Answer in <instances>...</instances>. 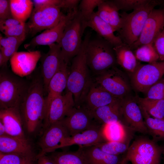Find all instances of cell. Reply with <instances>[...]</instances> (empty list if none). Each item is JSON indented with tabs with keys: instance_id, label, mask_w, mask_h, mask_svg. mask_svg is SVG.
<instances>
[{
	"instance_id": "obj_1",
	"label": "cell",
	"mask_w": 164,
	"mask_h": 164,
	"mask_svg": "<svg viewBox=\"0 0 164 164\" xmlns=\"http://www.w3.org/2000/svg\"><path fill=\"white\" fill-rule=\"evenodd\" d=\"M43 82L35 80L29 87L19 107L23 125L29 134L35 132L43 123L45 114V98Z\"/></svg>"
},
{
	"instance_id": "obj_2",
	"label": "cell",
	"mask_w": 164,
	"mask_h": 164,
	"mask_svg": "<svg viewBox=\"0 0 164 164\" xmlns=\"http://www.w3.org/2000/svg\"><path fill=\"white\" fill-rule=\"evenodd\" d=\"M91 33L85 35L78 53L71 60L66 89L73 95L75 107H80L92 82L86 57V49Z\"/></svg>"
},
{
	"instance_id": "obj_3",
	"label": "cell",
	"mask_w": 164,
	"mask_h": 164,
	"mask_svg": "<svg viewBox=\"0 0 164 164\" xmlns=\"http://www.w3.org/2000/svg\"><path fill=\"white\" fill-rule=\"evenodd\" d=\"M114 47L99 36L89 41L86 49L87 63L89 68L97 75L117 63Z\"/></svg>"
},
{
	"instance_id": "obj_4",
	"label": "cell",
	"mask_w": 164,
	"mask_h": 164,
	"mask_svg": "<svg viewBox=\"0 0 164 164\" xmlns=\"http://www.w3.org/2000/svg\"><path fill=\"white\" fill-rule=\"evenodd\" d=\"M85 20L78 11L67 24L58 43L61 48L62 59L68 64L79 53L83 41Z\"/></svg>"
},
{
	"instance_id": "obj_5",
	"label": "cell",
	"mask_w": 164,
	"mask_h": 164,
	"mask_svg": "<svg viewBox=\"0 0 164 164\" xmlns=\"http://www.w3.org/2000/svg\"><path fill=\"white\" fill-rule=\"evenodd\" d=\"M157 5H152L133 10L129 13L123 12L120 14L121 26L117 36L123 43L130 46L138 40L149 14Z\"/></svg>"
},
{
	"instance_id": "obj_6",
	"label": "cell",
	"mask_w": 164,
	"mask_h": 164,
	"mask_svg": "<svg viewBox=\"0 0 164 164\" xmlns=\"http://www.w3.org/2000/svg\"><path fill=\"white\" fill-rule=\"evenodd\" d=\"M28 87L21 78L6 71H1L0 109L19 107Z\"/></svg>"
},
{
	"instance_id": "obj_7",
	"label": "cell",
	"mask_w": 164,
	"mask_h": 164,
	"mask_svg": "<svg viewBox=\"0 0 164 164\" xmlns=\"http://www.w3.org/2000/svg\"><path fill=\"white\" fill-rule=\"evenodd\" d=\"M162 152L155 141L141 137L129 146L123 160L132 164H159Z\"/></svg>"
},
{
	"instance_id": "obj_8",
	"label": "cell",
	"mask_w": 164,
	"mask_h": 164,
	"mask_svg": "<svg viewBox=\"0 0 164 164\" xmlns=\"http://www.w3.org/2000/svg\"><path fill=\"white\" fill-rule=\"evenodd\" d=\"M124 73L114 66L98 74L96 83L116 98L122 99L128 96L131 88Z\"/></svg>"
},
{
	"instance_id": "obj_9",
	"label": "cell",
	"mask_w": 164,
	"mask_h": 164,
	"mask_svg": "<svg viewBox=\"0 0 164 164\" xmlns=\"http://www.w3.org/2000/svg\"><path fill=\"white\" fill-rule=\"evenodd\" d=\"M164 75V61L140 64L132 74L131 82L136 90L146 93Z\"/></svg>"
},
{
	"instance_id": "obj_10",
	"label": "cell",
	"mask_w": 164,
	"mask_h": 164,
	"mask_svg": "<svg viewBox=\"0 0 164 164\" xmlns=\"http://www.w3.org/2000/svg\"><path fill=\"white\" fill-rule=\"evenodd\" d=\"M61 9L50 6L33 10L29 22L26 23L27 33L32 35L42 30L52 28L56 25L64 16Z\"/></svg>"
},
{
	"instance_id": "obj_11",
	"label": "cell",
	"mask_w": 164,
	"mask_h": 164,
	"mask_svg": "<svg viewBox=\"0 0 164 164\" xmlns=\"http://www.w3.org/2000/svg\"><path fill=\"white\" fill-rule=\"evenodd\" d=\"M164 28V10L154 9L147 19L138 40L129 46L134 51L143 45L153 43Z\"/></svg>"
},
{
	"instance_id": "obj_12",
	"label": "cell",
	"mask_w": 164,
	"mask_h": 164,
	"mask_svg": "<svg viewBox=\"0 0 164 164\" xmlns=\"http://www.w3.org/2000/svg\"><path fill=\"white\" fill-rule=\"evenodd\" d=\"M70 136L62 120L52 124L44 130L39 141L41 151L37 158L55 151L63 139Z\"/></svg>"
},
{
	"instance_id": "obj_13",
	"label": "cell",
	"mask_w": 164,
	"mask_h": 164,
	"mask_svg": "<svg viewBox=\"0 0 164 164\" xmlns=\"http://www.w3.org/2000/svg\"><path fill=\"white\" fill-rule=\"evenodd\" d=\"M75 107L73 97L70 92L67 91L54 98L45 115L43 123L44 130L52 124L62 120Z\"/></svg>"
},
{
	"instance_id": "obj_14",
	"label": "cell",
	"mask_w": 164,
	"mask_h": 164,
	"mask_svg": "<svg viewBox=\"0 0 164 164\" xmlns=\"http://www.w3.org/2000/svg\"><path fill=\"white\" fill-rule=\"evenodd\" d=\"M122 123L134 131L148 133L138 104L134 98L128 96L121 101Z\"/></svg>"
},
{
	"instance_id": "obj_15",
	"label": "cell",
	"mask_w": 164,
	"mask_h": 164,
	"mask_svg": "<svg viewBox=\"0 0 164 164\" xmlns=\"http://www.w3.org/2000/svg\"><path fill=\"white\" fill-rule=\"evenodd\" d=\"M78 10L77 9L68 12L56 25L46 30L33 38L29 43L24 45L25 48L28 49L38 46H49L55 43H59L66 26L74 17Z\"/></svg>"
},
{
	"instance_id": "obj_16",
	"label": "cell",
	"mask_w": 164,
	"mask_h": 164,
	"mask_svg": "<svg viewBox=\"0 0 164 164\" xmlns=\"http://www.w3.org/2000/svg\"><path fill=\"white\" fill-rule=\"evenodd\" d=\"M62 120L71 136L101 125L95 121L90 111L82 107H75Z\"/></svg>"
},
{
	"instance_id": "obj_17",
	"label": "cell",
	"mask_w": 164,
	"mask_h": 164,
	"mask_svg": "<svg viewBox=\"0 0 164 164\" xmlns=\"http://www.w3.org/2000/svg\"><path fill=\"white\" fill-rule=\"evenodd\" d=\"M106 142L103 132V125H98L65 138L56 147V150L73 145L88 146Z\"/></svg>"
},
{
	"instance_id": "obj_18",
	"label": "cell",
	"mask_w": 164,
	"mask_h": 164,
	"mask_svg": "<svg viewBox=\"0 0 164 164\" xmlns=\"http://www.w3.org/2000/svg\"><path fill=\"white\" fill-rule=\"evenodd\" d=\"M41 57L39 51L17 52L10 59L12 70L19 77L27 76L34 70Z\"/></svg>"
},
{
	"instance_id": "obj_19",
	"label": "cell",
	"mask_w": 164,
	"mask_h": 164,
	"mask_svg": "<svg viewBox=\"0 0 164 164\" xmlns=\"http://www.w3.org/2000/svg\"><path fill=\"white\" fill-rule=\"evenodd\" d=\"M68 65L63 60L58 70L49 81L46 91L47 95L45 98V116L52 101L62 94L63 91L66 88L70 72Z\"/></svg>"
},
{
	"instance_id": "obj_20",
	"label": "cell",
	"mask_w": 164,
	"mask_h": 164,
	"mask_svg": "<svg viewBox=\"0 0 164 164\" xmlns=\"http://www.w3.org/2000/svg\"><path fill=\"white\" fill-rule=\"evenodd\" d=\"M49 50L42 61L41 73L44 91H47L50 81L58 70L63 60L61 48L58 43L49 46Z\"/></svg>"
},
{
	"instance_id": "obj_21",
	"label": "cell",
	"mask_w": 164,
	"mask_h": 164,
	"mask_svg": "<svg viewBox=\"0 0 164 164\" xmlns=\"http://www.w3.org/2000/svg\"><path fill=\"white\" fill-rule=\"evenodd\" d=\"M118 99L95 82H92L83 102L79 107L92 111Z\"/></svg>"
},
{
	"instance_id": "obj_22",
	"label": "cell",
	"mask_w": 164,
	"mask_h": 164,
	"mask_svg": "<svg viewBox=\"0 0 164 164\" xmlns=\"http://www.w3.org/2000/svg\"><path fill=\"white\" fill-rule=\"evenodd\" d=\"M0 121L4 124L8 135L28 139L23 131V123L19 107L0 109Z\"/></svg>"
},
{
	"instance_id": "obj_23",
	"label": "cell",
	"mask_w": 164,
	"mask_h": 164,
	"mask_svg": "<svg viewBox=\"0 0 164 164\" xmlns=\"http://www.w3.org/2000/svg\"><path fill=\"white\" fill-rule=\"evenodd\" d=\"M122 100L118 99L110 104L91 111L95 121L101 125L118 122H122Z\"/></svg>"
},
{
	"instance_id": "obj_24",
	"label": "cell",
	"mask_w": 164,
	"mask_h": 164,
	"mask_svg": "<svg viewBox=\"0 0 164 164\" xmlns=\"http://www.w3.org/2000/svg\"><path fill=\"white\" fill-rule=\"evenodd\" d=\"M0 152L36 156L28 139L7 135L0 136Z\"/></svg>"
},
{
	"instance_id": "obj_25",
	"label": "cell",
	"mask_w": 164,
	"mask_h": 164,
	"mask_svg": "<svg viewBox=\"0 0 164 164\" xmlns=\"http://www.w3.org/2000/svg\"><path fill=\"white\" fill-rule=\"evenodd\" d=\"M86 27H90L94 30L99 36L106 40L114 47L122 42L117 36L114 34L112 27L101 19L96 12H94L90 18L85 22Z\"/></svg>"
},
{
	"instance_id": "obj_26",
	"label": "cell",
	"mask_w": 164,
	"mask_h": 164,
	"mask_svg": "<svg viewBox=\"0 0 164 164\" xmlns=\"http://www.w3.org/2000/svg\"><path fill=\"white\" fill-rule=\"evenodd\" d=\"M79 148L88 164H121L124 158L105 153L95 145Z\"/></svg>"
},
{
	"instance_id": "obj_27",
	"label": "cell",
	"mask_w": 164,
	"mask_h": 164,
	"mask_svg": "<svg viewBox=\"0 0 164 164\" xmlns=\"http://www.w3.org/2000/svg\"><path fill=\"white\" fill-rule=\"evenodd\" d=\"M116 63L124 70L132 74L141 64L129 46L122 43L114 47Z\"/></svg>"
},
{
	"instance_id": "obj_28",
	"label": "cell",
	"mask_w": 164,
	"mask_h": 164,
	"mask_svg": "<svg viewBox=\"0 0 164 164\" xmlns=\"http://www.w3.org/2000/svg\"><path fill=\"white\" fill-rule=\"evenodd\" d=\"M118 9L113 0H103L97 7V13L109 24L114 32H118L121 26V19Z\"/></svg>"
},
{
	"instance_id": "obj_29",
	"label": "cell",
	"mask_w": 164,
	"mask_h": 164,
	"mask_svg": "<svg viewBox=\"0 0 164 164\" xmlns=\"http://www.w3.org/2000/svg\"><path fill=\"white\" fill-rule=\"evenodd\" d=\"M133 131L121 122L103 125V132L107 142H130Z\"/></svg>"
},
{
	"instance_id": "obj_30",
	"label": "cell",
	"mask_w": 164,
	"mask_h": 164,
	"mask_svg": "<svg viewBox=\"0 0 164 164\" xmlns=\"http://www.w3.org/2000/svg\"><path fill=\"white\" fill-rule=\"evenodd\" d=\"M48 156L55 164H88L80 149L74 151H54Z\"/></svg>"
},
{
	"instance_id": "obj_31",
	"label": "cell",
	"mask_w": 164,
	"mask_h": 164,
	"mask_svg": "<svg viewBox=\"0 0 164 164\" xmlns=\"http://www.w3.org/2000/svg\"><path fill=\"white\" fill-rule=\"evenodd\" d=\"M138 103L151 117L164 119V100H152L136 96Z\"/></svg>"
},
{
	"instance_id": "obj_32",
	"label": "cell",
	"mask_w": 164,
	"mask_h": 164,
	"mask_svg": "<svg viewBox=\"0 0 164 164\" xmlns=\"http://www.w3.org/2000/svg\"><path fill=\"white\" fill-rule=\"evenodd\" d=\"M10 6L13 18L25 23L30 17L32 12L33 3L30 0H11Z\"/></svg>"
},
{
	"instance_id": "obj_33",
	"label": "cell",
	"mask_w": 164,
	"mask_h": 164,
	"mask_svg": "<svg viewBox=\"0 0 164 164\" xmlns=\"http://www.w3.org/2000/svg\"><path fill=\"white\" fill-rule=\"evenodd\" d=\"M140 107L148 133H149L155 139L164 140V119L151 117L143 108L140 106Z\"/></svg>"
},
{
	"instance_id": "obj_34",
	"label": "cell",
	"mask_w": 164,
	"mask_h": 164,
	"mask_svg": "<svg viewBox=\"0 0 164 164\" xmlns=\"http://www.w3.org/2000/svg\"><path fill=\"white\" fill-rule=\"evenodd\" d=\"M25 39L13 36L3 37L0 34V50L4 54L7 63L17 52L19 47Z\"/></svg>"
},
{
	"instance_id": "obj_35",
	"label": "cell",
	"mask_w": 164,
	"mask_h": 164,
	"mask_svg": "<svg viewBox=\"0 0 164 164\" xmlns=\"http://www.w3.org/2000/svg\"><path fill=\"white\" fill-rule=\"evenodd\" d=\"M118 9L126 12L135 10L149 5L164 4V0H113Z\"/></svg>"
},
{
	"instance_id": "obj_36",
	"label": "cell",
	"mask_w": 164,
	"mask_h": 164,
	"mask_svg": "<svg viewBox=\"0 0 164 164\" xmlns=\"http://www.w3.org/2000/svg\"><path fill=\"white\" fill-rule=\"evenodd\" d=\"M133 51L138 61L152 63L159 60L153 43L143 45Z\"/></svg>"
},
{
	"instance_id": "obj_37",
	"label": "cell",
	"mask_w": 164,
	"mask_h": 164,
	"mask_svg": "<svg viewBox=\"0 0 164 164\" xmlns=\"http://www.w3.org/2000/svg\"><path fill=\"white\" fill-rule=\"evenodd\" d=\"M36 156L0 152V164H38Z\"/></svg>"
},
{
	"instance_id": "obj_38",
	"label": "cell",
	"mask_w": 164,
	"mask_h": 164,
	"mask_svg": "<svg viewBox=\"0 0 164 164\" xmlns=\"http://www.w3.org/2000/svg\"><path fill=\"white\" fill-rule=\"evenodd\" d=\"M129 142L108 141L95 145L104 152L115 155H120L127 152Z\"/></svg>"
},
{
	"instance_id": "obj_39",
	"label": "cell",
	"mask_w": 164,
	"mask_h": 164,
	"mask_svg": "<svg viewBox=\"0 0 164 164\" xmlns=\"http://www.w3.org/2000/svg\"><path fill=\"white\" fill-rule=\"evenodd\" d=\"M103 0H82L80 1L78 10L84 19L87 21L94 12V10Z\"/></svg>"
},
{
	"instance_id": "obj_40",
	"label": "cell",
	"mask_w": 164,
	"mask_h": 164,
	"mask_svg": "<svg viewBox=\"0 0 164 164\" xmlns=\"http://www.w3.org/2000/svg\"><path fill=\"white\" fill-rule=\"evenodd\" d=\"M146 94V98L152 100H164V78H162L152 86Z\"/></svg>"
},
{
	"instance_id": "obj_41",
	"label": "cell",
	"mask_w": 164,
	"mask_h": 164,
	"mask_svg": "<svg viewBox=\"0 0 164 164\" xmlns=\"http://www.w3.org/2000/svg\"><path fill=\"white\" fill-rule=\"evenodd\" d=\"M6 36H13L26 38L27 34L26 23L22 22L2 32Z\"/></svg>"
},
{
	"instance_id": "obj_42",
	"label": "cell",
	"mask_w": 164,
	"mask_h": 164,
	"mask_svg": "<svg viewBox=\"0 0 164 164\" xmlns=\"http://www.w3.org/2000/svg\"><path fill=\"white\" fill-rule=\"evenodd\" d=\"M153 45L159 55V60L164 61V28L154 40Z\"/></svg>"
},
{
	"instance_id": "obj_43",
	"label": "cell",
	"mask_w": 164,
	"mask_h": 164,
	"mask_svg": "<svg viewBox=\"0 0 164 164\" xmlns=\"http://www.w3.org/2000/svg\"><path fill=\"white\" fill-rule=\"evenodd\" d=\"M13 18L12 13L10 1L0 0V21Z\"/></svg>"
},
{
	"instance_id": "obj_44",
	"label": "cell",
	"mask_w": 164,
	"mask_h": 164,
	"mask_svg": "<svg viewBox=\"0 0 164 164\" xmlns=\"http://www.w3.org/2000/svg\"><path fill=\"white\" fill-rule=\"evenodd\" d=\"M33 9L38 10L50 6H55L60 8L62 0H33ZM61 9V8H60Z\"/></svg>"
},
{
	"instance_id": "obj_45",
	"label": "cell",
	"mask_w": 164,
	"mask_h": 164,
	"mask_svg": "<svg viewBox=\"0 0 164 164\" xmlns=\"http://www.w3.org/2000/svg\"><path fill=\"white\" fill-rule=\"evenodd\" d=\"M22 22L13 18L0 21V31L2 32Z\"/></svg>"
},
{
	"instance_id": "obj_46",
	"label": "cell",
	"mask_w": 164,
	"mask_h": 164,
	"mask_svg": "<svg viewBox=\"0 0 164 164\" xmlns=\"http://www.w3.org/2000/svg\"><path fill=\"white\" fill-rule=\"evenodd\" d=\"M38 164H55L47 154L37 157Z\"/></svg>"
},
{
	"instance_id": "obj_47",
	"label": "cell",
	"mask_w": 164,
	"mask_h": 164,
	"mask_svg": "<svg viewBox=\"0 0 164 164\" xmlns=\"http://www.w3.org/2000/svg\"><path fill=\"white\" fill-rule=\"evenodd\" d=\"M7 63L5 57L2 52L0 50V66L1 67H5Z\"/></svg>"
},
{
	"instance_id": "obj_48",
	"label": "cell",
	"mask_w": 164,
	"mask_h": 164,
	"mask_svg": "<svg viewBox=\"0 0 164 164\" xmlns=\"http://www.w3.org/2000/svg\"><path fill=\"white\" fill-rule=\"evenodd\" d=\"M8 135L3 123L0 121V136Z\"/></svg>"
},
{
	"instance_id": "obj_49",
	"label": "cell",
	"mask_w": 164,
	"mask_h": 164,
	"mask_svg": "<svg viewBox=\"0 0 164 164\" xmlns=\"http://www.w3.org/2000/svg\"><path fill=\"white\" fill-rule=\"evenodd\" d=\"M128 161H127L124 160H123L121 164H128Z\"/></svg>"
},
{
	"instance_id": "obj_50",
	"label": "cell",
	"mask_w": 164,
	"mask_h": 164,
	"mask_svg": "<svg viewBox=\"0 0 164 164\" xmlns=\"http://www.w3.org/2000/svg\"><path fill=\"white\" fill-rule=\"evenodd\" d=\"M163 9H164V8H163Z\"/></svg>"
},
{
	"instance_id": "obj_51",
	"label": "cell",
	"mask_w": 164,
	"mask_h": 164,
	"mask_svg": "<svg viewBox=\"0 0 164 164\" xmlns=\"http://www.w3.org/2000/svg\"></svg>"
}]
</instances>
